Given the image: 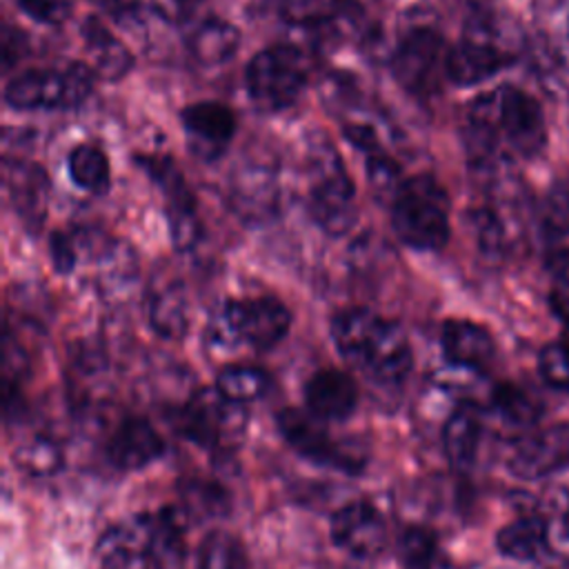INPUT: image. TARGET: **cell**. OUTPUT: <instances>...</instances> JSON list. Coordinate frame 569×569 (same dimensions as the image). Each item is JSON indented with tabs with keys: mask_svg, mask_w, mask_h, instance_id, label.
<instances>
[{
	"mask_svg": "<svg viewBox=\"0 0 569 569\" xmlns=\"http://www.w3.org/2000/svg\"><path fill=\"white\" fill-rule=\"evenodd\" d=\"M469 156L487 167L496 160H531L547 147V122L540 102L516 84H500L478 96L465 124Z\"/></svg>",
	"mask_w": 569,
	"mask_h": 569,
	"instance_id": "1",
	"label": "cell"
},
{
	"mask_svg": "<svg viewBox=\"0 0 569 569\" xmlns=\"http://www.w3.org/2000/svg\"><path fill=\"white\" fill-rule=\"evenodd\" d=\"M331 338L345 360L367 371L378 382H400L413 365L405 329L365 307L340 311L331 320Z\"/></svg>",
	"mask_w": 569,
	"mask_h": 569,
	"instance_id": "2",
	"label": "cell"
},
{
	"mask_svg": "<svg viewBox=\"0 0 569 569\" xmlns=\"http://www.w3.org/2000/svg\"><path fill=\"white\" fill-rule=\"evenodd\" d=\"M447 189L429 173L411 176L391 202V227L398 240L416 251H438L451 233Z\"/></svg>",
	"mask_w": 569,
	"mask_h": 569,
	"instance_id": "3",
	"label": "cell"
},
{
	"mask_svg": "<svg viewBox=\"0 0 569 569\" xmlns=\"http://www.w3.org/2000/svg\"><path fill=\"white\" fill-rule=\"evenodd\" d=\"M307 180V204L313 222L329 236L347 233L358 216L356 187L342 158L322 136L309 147Z\"/></svg>",
	"mask_w": 569,
	"mask_h": 569,
	"instance_id": "4",
	"label": "cell"
},
{
	"mask_svg": "<svg viewBox=\"0 0 569 569\" xmlns=\"http://www.w3.org/2000/svg\"><path fill=\"white\" fill-rule=\"evenodd\" d=\"M93 91V69L69 62L64 69H27L4 84V102L16 111L76 109Z\"/></svg>",
	"mask_w": 569,
	"mask_h": 569,
	"instance_id": "5",
	"label": "cell"
},
{
	"mask_svg": "<svg viewBox=\"0 0 569 569\" xmlns=\"http://www.w3.org/2000/svg\"><path fill=\"white\" fill-rule=\"evenodd\" d=\"M251 102L267 113L291 107L307 84V62L298 47L271 44L258 51L244 71Z\"/></svg>",
	"mask_w": 569,
	"mask_h": 569,
	"instance_id": "6",
	"label": "cell"
},
{
	"mask_svg": "<svg viewBox=\"0 0 569 569\" xmlns=\"http://www.w3.org/2000/svg\"><path fill=\"white\" fill-rule=\"evenodd\" d=\"M291 327L289 309L273 296L229 300L213 320V340L224 345H249L258 351L276 347Z\"/></svg>",
	"mask_w": 569,
	"mask_h": 569,
	"instance_id": "7",
	"label": "cell"
},
{
	"mask_svg": "<svg viewBox=\"0 0 569 569\" xmlns=\"http://www.w3.org/2000/svg\"><path fill=\"white\" fill-rule=\"evenodd\" d=\"M178 429L202 449L229 453L247 431V411L227 400L216 387L196 391L178 413Z\"/></svg>",
	"mask_w": 569,
	"mask_h": 569,
	"instance_id": "8",
	"label": "cell"
},
{
	"mask_svg": "<svg viewBox=\"0 0 569 569\" xmlns=\"http://www.w3.org/2000/svg\"><path fill=\"white\" fill-rule=\"evenodd\" d=\"M447 40L431 27H416L402 36L393 56L391 73L398 84L416 98H431L447 78Z\"/></svg>",
	"mask_w": 569,
	"mask_h": 569,
	"instance_id": "9",
	"label": "cell"
},
{
	"mask_svg": "<svg viewBox=\"0 0 569 569\" xmlns=\"http://www.w3.org/2000/svg\"><path fill=\"white\" fill-rule=\"evenodd\" d=\"M278 431L291 449L316 465L333 467L345 473H358L365 467V451L356 442L336 440L325 429L322 420L311 416L307 409H282L278 413Z\"/></svg>",
	"mask_w": 569,
	"mask_h": 569,
	"instance_id": "10",
	"label": "cell"
},
{
	"mask_svg": "<svg viewBox=\"0 0 569 569\" xmlns=\"http://www.w3.org/2000/svg\"><path fill=\"white\" fill-rule=\"evenodd\" d=\"M569 465V425H533L509 442L507 469L520 480H545Z\"/></svg>",
	"mask_w": 569,
	"mask_h": 569,
	"instance_id": "11",
	"label": "cell"
},
{
	"mask_svg": "<svg viewBox=\"0 0 569 569\" xmlns=\"http://www.w3.org/2000/svg\"><path fill=\"white\" fill-rule=\"evenodd\" d=\"M511 62L513 53L500 42L496 29L487 22H476L449 47L447 78L458 87H473L498 76Z\"/></svg>",
	"mask_w": 569,
	"mask_h": 569,
	"instance_id": "12",
	"label": "cell"
},
{
	"mask_svg": "<svg viewBox=\"0 0 569 569\" xmlns=\"http://www.w3.org/2000/svg\"><path fill=\"white\" fill-rule=\"evenodd\" d=\"M140 167L158 184L164 196V213L169 220V233L178 251H189L200 240V218L196 198L184 182L178 167L167 156H142L138 158Z\"/></svg>",
	"mask_w": 569,
	"mask_h": 569,
	"instance_id": "13",
	"label": "cell"
},
{
	"mask_svg": "<svg viewBox=\"0 0 569 569\" xmlns=\"http://www.w3.org/2000/svg\"><path fill=\"white\" fill-rule=\"evenodd\" d=\"M385 516L369 502H349L331 516V540L353 558L369 560L387 547Z\"/></svg>",
	"mask_w": 569,
	"mask_h": 569,
	"instance_id": "14",
	"label": "cell"
},
{
	"mask_svg": "<svg viewBox=\"0 0 569 569\" xmlns=\"http://www.w3.org/2000/svg\"><path fill=\"white\" fill-rule=\"evenodd\" d=\"M180 122L187 131L193 156L216 160L229 147L236 133V113L222 102H193L180 111Z\"/></svg>",
	"mask_w": 569,
	"mask_h": 569,
	"instance_id": "15",
	"label": "cell"
},
{
	"mask_svg": "<svg viewBox=\"0 0 569 569\" xmlns=\"http://www.w3.org/2000/svg\"><path fill=\"white\" fill-rule=\"evenodd\" d=\"M440 347L447 362L456 369L482 373L496 358L491 333L467 318H449L440 329Z\"/></svg>",
	"mask_w": 569,
	"mask_h": 569,
	"instance_id": "16",
	"label": "cell"
},
{
	"mask_svg": "<svg viewBox=\"0 0 569 569\" xmlns=\"http://www.w3.org/2000/svg\"><path fill=\"white\" fill-rule=\"evenodd\" d=\"M305 405L318 420H345L356 411L358 387L338 369H320L305 385Z\"/></svg>",
	"mask_w": 569,
	"mask_h": 569,
	"instance_id": "17",
	"label": "cell"
},
{
	"mask_svg": "<svg viewBox=\"0 0 569 569\" xmlns=\"http://www.w3.org/2000/svg\"><path fill=\"white\" fill-rule=\"evenodd\" d=\"M164 451V442L147 418L122 420L107 442V456L113 467L136 471L151 465Z\"/></svg>",
	"mask_w": 569,
	"mask_h": 569,
	"instance_id": "18",
	"label": "cell"
},
{
	"mask_svg": "<svg viewBox=\"0 0 569 569\" xmlns=\"http://www.w3.org/2000/svg\"><path fill=\"white\" fill-rule=\"evenodd\" d=\"M142 518L151 569H178L184 556V516L176 507H162Z\"/></svg>",
	"mask_w": 569,
	"mask_h": 569,
	"instance_id": "19",
	"label": "cell"
},
{
	"mask_svg": "<svg viewBox=\"0 0 569 569\" xmlns=\"http://www.w3.org/2000/svg\"><path fill=\"white\" fill-rule=\"evenodd\" d=\"M496 547L518 562L542 560L551 551V525L538 513L518 516L496 533Z\"/></svg>",
	"mask_w": 569,
	"mask_h": 569,
	"instance_id": "20",
	"label": "cell"
},
{
	"mask_svg": "<svg viewBox=\"0 0 569 569\" xmlns=\"http://www.w3.org/2000/svg\"><path fill=\"white\" fill-rule=\"evenodd\" d=\"M482 413L473 405H460L442 427V447L449 462L458 469L473 467L482 445Z\"/></svg>",
	"mask_w": 569,
	"mask_h": 569,
	"instance_id": "21",
	"label": "cell"
},
{
	"mask_svg": "<svg viewBox=\"0 0 569 569\" xmlns=\"http://www.w3.org/2000/svg\"><path fill=\"white\" fill-rule=\"evenodd\" d=\"M538 36L542 58L551 73L569 82V0H545L538 9Z\"/></svg>",
	"mask_w": 569,
	"mask_h": 569,
	"instance_id": "22",
	"label": "cell"
},
{
	"mask_svg": "<svg viewBox=\"0 0 569 569\" xmlns=\"http://www.w3.org/2000/svg\"><path fill=\"white\" fill-rule=\"evenodd\" d=\"M100 569H151L142 516L104 536L100 547Z\"/></svg>",
	"mask_w": 569,
	"mask_h": 569,
	"instance_id": "23",
	"label": "cell"
},
{
	"mask_svg": "<svg viewBox=\"0 0 569 569\" xmlns=\"http://www.w3.org/2000/svg\"><path fill=\"white\" fill-rule=\"evenodd\" d=\"M82 38L93 69L107 80H120L133 67V56L129 49L96 18L84 20Z\"/></svg>",
	"mask_w": 569,
	"mask_h": 569,
	"instance_id": "24",
	"label": "cell"
},
{
	"mask_svg": "<svg viewBox=\"0 0 569 569\" xmlns=\"http://www.w3.org/2000/svg\"><path fill=\"white\" fill-rule=\"evenodd\" d=\"M240 44L238 29L220 18H209L196 27L189 38V51L196 62L204 67H216L233 58Z\"/></svg>",
	"mask_w": 569,
	"mask_h": 569,
	"instance_id": "25",
	"label": "cell"
},
{
	"mask_svg": "<svg viewBox=\"0 0 569 569\" xmlns=\"http://www.w3.org/2000/svg\"><path fill=\"white\" fill-rule=\"evenodd\" d=\"M9 191L16 204V211L29 222L40 227L47 213L49 182L44 171L38 164H20L9 173Z\"/></svg>",
	"mask_w": 569,
	"mask_h": 569,
	"instance_id": "26",
	"label": "cell"
},
{
	"mask_svg": "<svg viewBox=\"0 0 569 569\" xmlns=\"http://www.w3.org/2000/svg\"><path fill=\"white\" fill-rule=\"evenodd\" d=\"M538 227L549 249L569 244V178L558 176L538 202Z\"/></svg>",
	"mask_w": 569,
	"mask_h": 569,
	"instance_id": "27",
	"label": "cell"
},
{
	"mask_svg": "<svg viewBox=\"0 0 569 569\" xmlns=\"http://www.w3.org/2000/svg\"><path fill=\"white\" fill-rule=\"evenodd\" d=\"M271 378L264 369L251 365H229L216 378V389L236 405L260 400L269 391Z\"/></svg>",
	"mask_w": 569,
	"mask_h": 569,
	"instance_id": "28",
	"label": "cell"
},
{
	"mask_svg": "<svg viewBox=\"0 0 569 569\" xmlns=\"http://www.w3.org/2000/svg\"><path fill=\"white\" fill-rule=\"evenodd\" d=\"M69 178L73 184L89 193H104L109 189V160L96 144H78L67 158Z\"/></svg>",
	"mask_w": 569,
	"mask_h": 569,
	"instance_id": "29",
	"label": "cell"
},
{
	"mask_svg": "<svg viewBox=\"0 0 569 569\" xmlns=\"http://www.w3.org/2000/svg\"><path fill=\"white\" fill-rule=\"evenodd\" d=\"M491 409L518 431H525L540 420V405L531 393H527L522 387L502 382L496 385L491 391Z\"/></svg>",
	"mask_w": 569,
	"mask_h": 569,
	"instance_id": "30",
	"label": "cell"
},
{
	"mask_svg": "<svg viewBox=\"0 0 569 569\" xmlns=\"http://www.w3.org/2000/svg\"><path fill=\"white\" fill-rule=\"evenodd\" d=\"M198 569H247L242 542L227 531H209L196 551Z\"/></svg>",
	"mask_w": 569,
	"mask_h": 569,
	"instance_id": "31",
	"label": "cell"
},
{
	"mask_svg": "<svg viewBox=\"0 0 569 569\" xmlns=\"http://www.w3.org/2000/svg\"><path fill=\"white\" fill-rule=\"evenodd\" d=\"M149 320L164 338H180L187 329V298L178 287H167L153 293L149 305Z\"/></svg>",
	"mask_w": 569,
	"mask_h": 569,
	"instance_id": "32",
	"label": "cell"
},
{
	"mask_svg": "<svg viewBox=\"0 0 569 569\" xmlns=\"http://www.w3.org/2000/svg\"><path fill=\"white\" fill-rule=\"evenodd\" d=\"M16 465L33 478L51 476L62 467V451L49 438H33L16 449Z\"/></svg>",
	"mask_w": 569,
	"mask_h": 569,
	"instance_id": "33",
	"label": "cell"
},
{
	"mask_svg": "<svg viewBox=\"0 0 569 569\" xmlns=\"http://www.w3.org/2000/svg\"><path fill=\"white\" fill-rule=\"evenodd\" d=\"M398 558L402 569H436L438 540L425 527H409L398 542Z\"/></svg>",
	"mask_w": 569,
	"mask_h": 569,
	"instance_id": "34",
	"label": "cell"
},
{
	"mask_svg": "<svg viewBox=\"0 0 569 569\" xmlns=\"http://www.w3.org/2000/svg\"><path fill=\"white\" fill-rule=\"evenodd\" d=\"M538 373L549 389L569 391V338H556L538 351Z\"/></svg>",
	"mask_w": 569,
	"mask_h": 569,
	"instance_id": "35",
	"label": "cell"
},
{
	"mask_svg": "<svg viewBox=\"0 0 569 569\" xmlns=\"http://www.w3.org/2000/svg\"><path fill=\"white\" fill-rule=\"evenodd\" d=\"M365 167H367L365 171H367L371 193H376L378 200L393 202L398 189L405 182L400 173V164L387 151H378L365 158Z\"/></svg>",
	"mask_w": 569,
	"mask_h": 569,
	"instance_id": "36",
	"label": "cell"
},
{
	"mask_svg": "<svg viewBox=\"0 0 569 569\" xmlns=\"http://www.w3.org/2000/svg\"><path fill=\"white\" fill-rule=\"evenodd\" d=\"M182 496H184V502L189 505V509L196 513H204V518L222 513L229 507L227 493L216 482H207V480L187 482L182 487Z\"/></svg>",
	"mask_w": 569,
	"mask_h": 569,
	"instance_id": "37",
	"label": "cell"
},
{
	"mask_svg": "<svg viewBox=\"0 0 569 569\" xmlns=\"http://www.w3.org/2000/svg\"><path fill=\"white\" fill-rule=\"evenodd\" d=\"M551 293L562 311H569V244L551 247L545 258Z\"/></svg>",
	"mask_w": 569,
	"mask_h": 569,
	"instance_id": "38",
	"label": "cell"
},
{
	"mask_svg": "<svg viewBox=\"0 0 569 569\" xmlns=\"http://www.w3.org/2000/svg\"><path fill=\"white\" fill-rule=\"evenodd\" d=\"M471 218H473V231H476L480 249L489 256L502 253L505 227H502V220L498 218V213L493 209L485 207V209H476Z\"/></svg>",
	"mask_w": 569,
	"mask_h": 569,
	"instance_id": "39",
	"label": "cell"
},
{
	"mask_svg": "<svg viewBox=\"0 0 569 569\" xmlns=\"http://www.w3.org/2000/svg\"><path fill=\"white\" fill-rule=\"evenodd\" d=\"M13 2L31 20L47 27H58L67 22L73 11V0H13Z\"/></svg>",
	"mask_w": 569,
	"mask_h": 569,
	"instance_id": "40",
	"label": "cell"
},
{
	"mask_svg": "<svg viewBox=\"0 0 569 569\" xmlns=\"http://www.w3.org/2000/svg\"><path fill=\"white\" fill-rule=\"evenodd\" d=\"M51 262L58 273H69L78 264V251H76V240L71 233H53L51 236Z\"/></svg>",
	"mask_w": 569,
	"mask_h": 569,
	"instance_id": "41",
	"label": "cell"
},
{
	"mask_svg": "<svg viewBox=\"0 0 569 569\" xmlns=\"http://www.w3.org/2000/svg\"><path fill=\"white\" fill-rule=\"evenodd\" d=\"M107 2L120 11H138L140 7H144L147 0H107Z\"/></svg>",
	"mask_w": 569,
	"mask_h": 569,
	"instance_id": "42",
	"label": "cell"
},
{
	"mask_svg": "<svg viewBox=\"0 0 569 569\" xmlns=\"http://www.w3.org/2000/svg\"><path fill=\"white\" fill-rule=\"evenodd\" d=\"M180 2H200V0H180Z\"/></svg>",
	"mask_w": 569,
	"mask_h": 569,
	"instance_id": "43",
	"label": "cell"
}]
</instances>
